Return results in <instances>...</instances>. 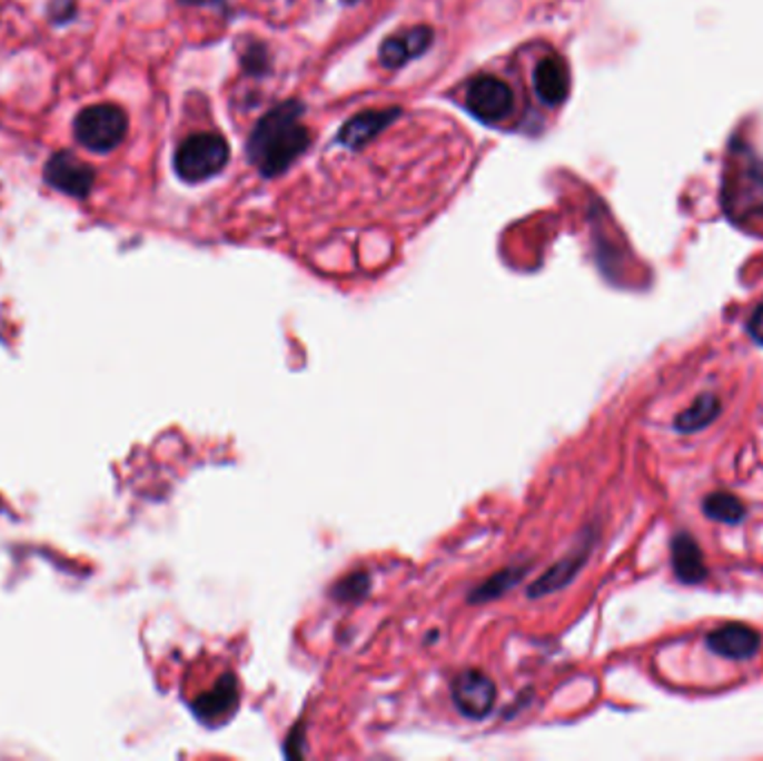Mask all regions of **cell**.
<instances>
[{
	"label": "cell",
	"instance_id": "5b68a950",
	"mask_svg": "<svg viewBox=\"0 0 763 761\" xmlns=\"http://www.w3.org/2000/svg\"><path fill=\"white\" fill-rule=\"evenodd\" d=\"M514 106L516 97L512 88L498 77L483 75L467 88V108L483 123L505 121L514 112Z\"/></svg>",
	"mask_w": 763,
	"mask_h": 761
},
{
	"label": "cell",
	"instance_id": "3957f363",
	"mask_svg": "<svg viewBox=\"0 0 763 761\" xmlns=\"http://www.w3.org/2000/svg\"><path fill=\"white\" fill-rule=\"evenodd\" d=\"M230 159V146L221 135L199 132L188 137L175 155V170L188 184L219 175Z\"/></svg>",
	"mask_w": 763,
	"mask_h": 761
},
{
	"label": "cell",
	"instance_id": "e0dca14e",
	"mask_svg": "<svg viewBox=\"0 0 763 761\" xmlns=\"http://www.w3.org/2000/svg\"><path fill=\"white\" fill-rule=\"evenodd\" d=\"M527 572H529V567H523V565H514V567L501 570L498 574L487 579L483 585H478L469 594V603H485V601H494V599L503 596L507 590L516 587L527 576Z\"/></svg>",
	"mask_w": 763,
	"mask_h": 761
},
{
	"label": "cell",
	"instance_id": "4fadbf2b",
	"mask_svg": "<svg viewBox=\"0 0 763 761\" xmlns=\"http://www.w3.org/2000/svg\"><path fill=\"white\" fill-rule=\"evenodd\" d=\"M589 543L581 545L578 550H574L569 556H565L563 561L554 563L541 579H536V583L529 587V596L532 599H538V596H547V594H554L563 587H567L576 574L583 570L587 556H589Z\"/></svg>",
	"mask_w": 763,
	"mask_h": 761
},
{
	"label": "cell",
	"instance_id": "ac0fdd59",
	"mask_svg": "<svg viewBox=\"0 0 763 761\" xmlns=\"http://www.w3.org/2000/svg\"><path fill=\"white\" fill-rule=\"evenodd\" d=\"M368 592V576L357 572L348 579H344L337 587H335V596L339 601H353V599H361Z\"/></svg>",
	"mask_w": 763,
	"mask_h": 761
},
{
	"label": "cell",
	"instance_id": "8fae6325",
	"mask_svg": "<svg viewBox=\"0 0 763 761\" xmlns=\"http://www.w3.org/2000/svg\"><path fill=\"white\" fill-rule=\"evenodd\" d=\"M400 117V108H389V110H366L355 115L341 130L337 141L346 148H359L375 139L382 130H385L392 121Z\"/></svg>",
	"mask_w": 763,
	"mask_h": 761
},
{
	"label": "cell",
	"instance_id": "7c38bea8",
	"mask_svg": "<svg viewBox=\"0 0 763 761\" xmlns=\"http://www.w3.org/2000/svg\"><path fill=\"white\" fill-rule=\"evenodd\" d=\"M672 570L676 579L685 585H696L707 579V567L703 561V552L698 543L681 532L672 538Z\"/></svg>",
	"mask_w": 763,
	"mask_h": 761
},
{
	"label": "cell",
	"instance_id": "9c48e42d",
	"mask_svg": "<svg viewBox=\"0 0 763 761\" xmlns=\"http://www.w3.org/2000/svg\"><path fill=\"white\" fill-rule=\"evenodd\" d=\"M707 648L725 659H750L761 648V636L756 630L743 623H727L707 634Z\"/></svg>",
	"mask_w": 763,
	"mask_h": 761
},
{
	"label": "cell",
	"instance_id": "52a82bcc",
	"mask_svg": "<svg viewBox=\"0 0 763 761\" xmlns=\"http://www.w3.org/2000/svg\"><path fill=\"white\" fill-rule=\"evenodd\" d=\"M46 181L63 195L86 199L95 186V170L72 152H57L46 164Z\"/></svg>",
	"mask_w": 763,
	"mask_h": 761
},
{
	"label": "cell",
	"instance_id": "9a60e30c",
	"mask_svg": "<svg viewBox=\"0 0 763 761\" xmlns=\"http://www.w3.org/2000/svg\"><path fill=\"white\" fill-rule=\"evenodd\" d=\"M721 414V403L716 396L712 394H703L698 396L692 407H687L685 412H681L674 421V427L681 432V434H694V432H701L705 427H710Z\"/></svg>",
	"mask_w": 763,
	"mask_h": 761
},
{
	"label": "cell",
	"instance_id": "5bb4252c",
	"mask_svg": "<svg viewBox=\"0 0 763 761\" xmlns=\"http://www.w3.org/2000/svg\"><path fill=\"white\" fill-rule=\"evenodd\" d=\"M237 701H239L237 681L232 674H226L208 694H201L195 701L192 710L204 721H219L235 710Z\"/></svg>",
	"mask_w": 763,
	"mask_h": 761
},
{
	"label": "cell",
	"instance_id": "277c9868",
	"mask_svg": "<svg viewBox=\"0 0 763 761\" xmlns=\"http://www.w3.org/2000/svg\"><path fill=\"white\" fill-rule=\"evenodd\" d=\"M128 135V117L115 103L86 108L75 121L77 141L92 152H110L123 144Z\"/></svg>",
	"mask_w": 763,
	"mask_h": 761
},
{
	"label": "cell",
	"instance_id": "8992f818",
	"mask_svg": "<svg viewBox=\"0 0 763 761\" xmlns=\"http://www.w3.org/2000/svg\"><path fill=\"white\" fill-rule=\"evenodd\" d=\"M496 694V683L478 670L460 672L452 685L456 708L469 719H485L494 710Z\"/></svg>",
	"mask_w": 763,
	"mask_h": 761
},
{
	"label": "cell",
	"instance_id": "6da1fadb",
	"mask_svg": "<svg viewBox=\"0 0 763 761\" xmlns=\"http://www.w3.org/2000/svg\"><path fill=\"white\" fill-rule=\"evenodd\" d=\"M304 106L297 101H284L264 115L246 146L250 164L264 177H277L301 157L310 144V135L301 123Z\"/></svg>",
	"mask_w": 763,
	"mask_h": 761
},
{
	"label": "cell",
	"instance_id": "30bf717a",
	"mask_svg": "<svg viewBox=\"0 0 763 761\" xmlns=\"http://www.w3.org/2000/svg\"><path fill=\"white\" fill-rule=\"evenodd\" d=\"M534 90L545 106H561L569 95V70L565 61L558 57L541 59L534 70Z\"/></svg>",
	"mask_w": 763,
	"mask_h": 761
},
{
	"label": "cell",
	"instance_id": "ba28073f",
	"mask_svg": "<svg viewBox=\"0 0 763 761\" xmlns=\"http://www.w3.org/2000/svg\"><path fill=\"white\" fill-rule=\"evenodd\" d=\"M432 43H434V32L429 28L420 26V28L405 30L382 43L379 63L389 70H398L407 66L409 61L423 57L432 48Z\"/></svg>",
	"mask_w": 763,
	"mask_h": 761
},
{
	"label": "cell",
	"instance_id": "7a4b0ae2",
	"mask_svg": "<svg viewBox=\"0 0 763 761\" xmlns=\"http://www.w3.org/2000/svg\"><path fill=\"white\" fill-rule=\"evenodd\" d=\"M723 208L732 219L763 215V170L750 150L739 161L732 157L723 184Z\"/></svg>",
	"mask_w": 763,
	"mask_h": 761
},
{
	"label": "cell",
	"instance_id": "d6986e66",
	"mask_svg": "<svg viewBox=\"0 0 763 761\" xmlns=\"http://www.w3.org/2000/svg\"><path fill=\"white\" fill-rule=\"evenodd\" d=\"M747 333L756 344L763 346V304L752 313L750 324H747Z\"/></svg>",
	"mask_w": 763,
	"mask_h": 761
},
{
	"label": "cell",
	"instance_id": "2e32d148",
	"mask_svg": "<svg viewBox=\"0 0 763 761\" xmlns=\"http://www.w3.org/2000/svg\"><path fill=\"white\" fill-rule=\"evenodd\" d=\"M703 514L716 523L736 525L745 518V505L734 494L714 492L703 498Z\"/></svg>",
	"mask_w": 763,
	"mask_h": 761
}]
</instances>
